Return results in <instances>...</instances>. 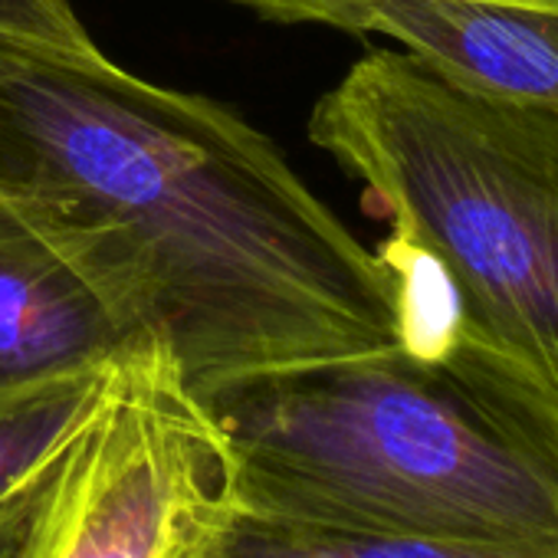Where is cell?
I'll use <instances>...</instances> for the list:
<instances>
[{
	"label": "cell",
	"instance_id": "3957f363",
	"mask_svg": "<svg viewBox=\"0 0 558 558\" xmlns=\"http://www.w3.org/2000/svg\"><path fill=\"white\" fill-rule=\"evenodd\" d=\"M310 138L391 223L381 253L408 276L417 342H466L558 404V109L368 50Z\"/></svg>",
	"mask_w": 558,
	"mask_h": 558
},
{
	"label": "cell",
	"instance_id": "5b68a950",
	"mask_svg": "<svg viewBox=\"0 0 558 558\" xmlns=\"http://www.w3.org/2000/svg\"><path fill=\"white\" fill-rule=\"evenodd\" d=\"M145 332L0 197V401L106 368Z\"/></svg>",
	"mask_w": 558,
	"mask_h": 558
},
{
	"label": "cell",
	"instance_id": "7a4b0ae2",
	"mask_svg": "<svg viewBox=\"0 0 558 558\" xmlns=\"http://www.w3.org/2000/svg\"><path fill=\"white\" fill-rule=\"evenodd\" d=\"M246 509L558 555V404L480 349H395L207 401Z\"/></svg>",
	"mask_w": 558,
	"mask_h": 558
},
{
	"label": "cell",
	"instance_id": "52a82bcc",
	"mask_svg": "<svg viewBox=\"0 0 558 558\" xmlns=\"http://www.w3.org/2000/svg\"><path fill=\"white\" fill-rule=\"evenodd\" d=\"M106 368L0 401V558H24L63 444Z\"/></svg>",
	"mask_w": 558,
	"mask_h": 558
},
{
	"label": "cell",
	"instance_id": "ba28073f",
	"mask_svg": "<svg viewBox=\"0 0 558 558\" xmlns=\"http://www.w3.org/2000/svg\"><path fill=\"white\" fill-rule=\"evenodd\" d=\"M214 558H558L240 509Z\"/></svg>",
	"mask_w": 558,
	"mask_h": 558
},
{
	"label": "cell",
	"instance_id": "30bf717a",
	"mask_svg": "<svg viewBox=\"0 0 558 558\" xmlns=\"http://www.w3.org/2000/svg\"><path fill=\"white\" fill-rule=\"evenodd\" d=\"M276 24H319L345 34H365V14L378 0H230ZM519 4L558 8V0H519Z\"/></svg>",
	"mask_w": 558,
	"mask_h": 558
},
{
	"label": "cell",
	"instance_id": "6da1fadb",
	"mask_svg": "<svg viewBox=\"0 0 558 558\" xmlns=\"http://www.w3.org/2000/svg\"><path fill=\"white\" fill-rule=\"evenodd\" d=\"M0 197L145 332L197 398L411 349L408 276L259 129L106 53L0 40Z\"/></svg>",
	"mask_w": 558,
	"mask_h": 558
},
{
	"label": "cell",
	"instance_id": "277c9868",
	"mask_svg": "<svg viewBox=\"0 0 558 558\" xmlns=\"http://www.w3.org/2000/svg\"><path fill=\"white\" fill-rule=\"evenodd\" d=\"M240 509L220 417L145 336L76 417L24 558H214Z\"/></svg>",
	"mask_w": 558,
	"mask_h": 558
},
{
	"label": "cell",
	"instance_id": "8992f818",
	"mask_svg": "<svg viewBox=\"0 0 558 558\" xmlns=\"http://www.w3.org/2000/svg\"><path fill=\"white\" fill-rule=\"evenodd\" d=\"M365 34L391 37L447 83L558 109V8L519 0H378Z\"/></svg>",
	"mask_w": 558,
	"mask_h": 558
},
{
	"label": "cell",
	"instance_id": "9c48e42d",
	"mask_svg": "<svg viewBox=\"0 0 558 558\" xmlns=\"http://www.w3.org/2000/svg\"><path fill=\"white\" fill-rule=\"evenodd\" d=\"M0 40L60 57L102 53L70 0H0Z\"/></svg>",
	"mask_w": 558,
	"mask_h": 558
}]
</instances>
